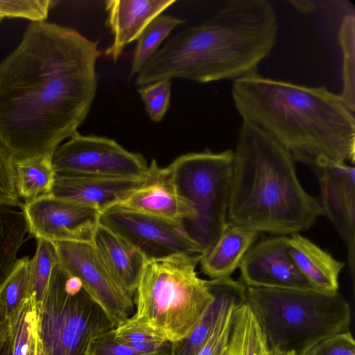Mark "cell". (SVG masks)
Returning <instances> with one entry per match:
<instances>
[{"instance_id":"obj_1","label":"cell","mask_w":355,"mask_h":355,"mask_svg":"<svg viewBox=\"0 0 355 355\" xmlns=\"http://www.w3.org/2000/svg\"><path fill=\"white\" fill-rule=\"evenodd\" d=\"M98 42L33 21L0 62V144L15 159L53 155L78 133L96 92Z\"/></svg>"},{"instance_id":"obj_2","label":"cell","mask_w":355,"mask_h":355,"mask_svg":"<svg viewBox=\"0 0 355 355\" xmlns=\"http://www.w3.org/2000/svg\"><path fill=\"white\" fill-rule=\"evenodd\" d=\"M232 95L243 119L267 132L312 168L355 160L354 112L324 86L309 87L257 73L234 80Z\"/></svg>"},{"instance_id":"obj_3","label":"cell","mask_w":355,"mask_h":355,"mask_svg":"<svg viewBox=\"0 0 355 355\" xmlns=\"http://www.w3.org/2000/svg\"><path fill=\"white\" fill-rule=\"evenodd\" d=\"M279 23L268 0H231L201 24L186 28L147 60L136 83L182 78L205 83L257 73L272 52Z\"/></svg>"},{"instance_id":"obj_4","label":"cell","mask_w":355,"mask_h":355,"mask_svg":"<svg viewBox=\"0 0 355 355\" xmlns=\"http://www.w3.org/2000/svg\"><path fill=\"white\" fill-rule=\"evenodd\" d=\"M234 152L228 223L288 236L308 230L323 215L300 183L291 154L267 132L243 121Z\"/></svg>"},{"instance_id":"obj_5","label":"cell","mask_w":355,"mask_h":355,"mask_svg":"<svg viewBox=\"0 0 355 355\" xmlns=\"http://www.w3.org/2000/svg\"><path fill=\"white\" fill-rule=\"evenodd\" d=\"M246 303L270 355H306L349 331L351 308L338 292L247 287Z\"/></svg>"},{"instance_id":"obj_6","label":"cell","mask_w":355,"mask_h":355,"mask_svg":"<svg viewBox=\"0 0 355 355\" xmlns=\"http://www.w3.org/2000/svg\"><path fill=\"white\" fill-rule=\"evenodd\" d=\"M200 261L182 254L146 259L130 319L171 343L184 338L214 300L207 280L196 272Z\"/></svg>"},{"instance_id":"obj_7","label":"cell","mask_w":355,"mask_h":355,"mask_svg":"<svg viewBox=\"0 0 355 355\" xmlns=\"http://www.w3.org/2000/svg\"><path fill=\"white\" fill-rule=\"evenodd\" d=\"M234 157L232 149L220 153L206 149L182 155L167 166L177 193L195 212L184 225L205 254L227 226Z\"/></svg>"},{"instance_id":"obj_8","label":"cell","mask_w":355,"mask_h":355,"mask_svg":"<svg viewBox=\"0 0 355 355\" xmlns=\"http://www.w3.org/2000/svg\"><path fill=\"white\" fill-rule=\"evenodd\" d=\"M38 318L41 355H87L96 337L115 328L80 281L58 263L38 308Z\"/></svg>"},{"instance_id":"obj_9","label":"cell","mask_w":355,"mask_h":355,"mask_svg":"<svg viewBox=\"0 0 355 355\" xmlns=\"http://www.w3.org/2000/svg\"><path fill=\"white\" fill-rule=\"evenodd\" d=\"M99 222L119 234L144 256L156 259L175 254L201 258L204 252L183 222L129 209L119 205L101 214Z\"/></svg>"},{"instance_id":"obj_10","label":"cell","mask_w":355,"mask_h":355,"mask_svg":"<svg viewBox=\"0 0 355 355\" xmlns=\"http://www.w3.org/2000/svg\"><path fill=\"white\" fill-rule=\"evenodd\" d=\"M56 173L114 178H141L149 166L142 155L126 150L110 138L78 132L54 151Z\"/></svg>"},{"instance_id":"obj_11","label":"cell","mask_w":355,"mask_h":355,"mask_svg":"<svg viewBox=\"0 0 355 355\" xmlns=\"http://www.w3.org/2000/svg\"><path fill=\"white\" fill-rule=\"evenodd\" d=\"M58 265L77 277L88 294L102 307L114 327L129 318L134 299L115 282L92 242H53Z\"/></svg>"},{"instance_id":"obj_12","label":"cell","mask_w":355,"mask_h":355,"mask_svg":"<svg viewBox=\"0 0 355 355\" xmlns=\"http://www.w3.org/2000/svg\"><path fill=\"white\" fill-rule=\"evenodd\" d=\"M22 211L30 234L51 242H92L101 214L94 207L51 195L25 202Z\"/></svg>"},{"instance_id":"obj_13","label":"cell","mask_w":355,"mask_h":355,"mask_svg":"<svg viewBox=\"0 0 355 355\" xmlns=\"http://www.w3.org/2000/svg\"><path fill=\"white\" fill-rule=\"evenodd\" d=\"M288 240L275 235L254 243L239 264L241 282L247 287L314 289L296 267Z\"/></svg>"},{"instance_id":"obj_14","label":"cell","mask_w":355,"mask_h":355,"mask_svg":"<svg viewBox=\"0 0 355 355\" xmlns=\"http://www.w3.org/2000/svg\"><path fill=\"white\" fill-rule=\"evenodd\" d=\"M320 189L323 215L332 223L348 252L351 275L355 270V168L345 163L329 162L313 169Z\"/></svg>"},{"instance_id":"obj_15","label":"cell","mask_w":355,"mask_h":355,"mask_svg":"<svg viewBox=\"0 0 355 355\" xmlns=\"http://www.w3.org/2000/svg\"><path fill=\"white\" fill-rule=\"evenodd\" d=\"M153 172L141 178H114L56 173L51 196L94 207L101 213L119 205L143 187Z\"/></svg>"},{"instance_id":"obj_16","label":"cell","mask_w":355,"mask_h":355,"mask_svg":"<svg viewBox=\"0 0 355 355\" xmlns=\"http://www.w3.org/2000/svg\"><path fill=\"white\" fill-rule=\"evenodd\" d=\"M176 0H107V26L114 35L105 55L114 62L125 47L137 40L146 27Z\"/></svg>"},{"instance_id":"obj_17","label":"cell","mask_w":355,"mask_h":355,"mask_svg":"<svg viewBox=\"0 0 355 355\" xmlns=\"http://www.w3.org/2000/svg\"><path fill=\"white\" fill-rule=\"evenodd\" d=\"M149 180L119 206L171 220L191 221L195 212L176 191L166 168H160L155 159Z\"/></svg>"},{"instance_id":"obj_18","label":"cell","mask_w":355,"mask_h":355,"mask_svg":"<svg viewBox=\"0 0 355 355\" xmlns=\"http://www.w3.org/2000/svg\"><path fill=\"white\" fill-rule=\"evenodd\" d=\"M214 300L191 331L171 343L169 355H197L222 317L233 306L246 302L245 286L230 277L207 280Z\"/></svg>"},{"instance_id":"obj_19","label":"cell","mask_w":355,"mask_h":355,"mask_svg":"<svg viewBox=\"0 0 355 355\" xmlns=\"http://www.w3.org/2000/svg\"><path fill=\"white\" fill-rule=\"evenodd\" d=\"M92 243L115 282L127 295L133 297L145 263L144 256L100 222Z\"/></svg>"},{"instance_id":"obj_20","label":"cell","mask_w":355,"mask_h":355,"mask_svg":"<svg viewBox=\"0 0 355 355\" xmlns=\"http://www.w3.org/2000/svg\"><path fill=\"white\" fill-rule=\"evenodd\" d=\"M288 245L298 270L314 289L338 292V277L345 263L335 259L300 233L288 236Z\"/></svg>"},{"instance_id":"obj_21","label":"cell","mask_w":355,"mask_h":355,"mask_svg":"<svg viewBox=\"0 0 355 355\" xmlns=\"http://www.w3.org/2000/svg\"><path fill=\"white\" fill-rule=\"evenodd\" d=\"M261 233L227 223L214 246L201 258V270L211 279L230 277Z\"/></svg>"},{"instance_id":"obj_22","label":"cell","mask_w":355,"mask_h":355,"mask_svg":"<svg viewBox=\"0 0 355 355\" xmlns=\"http://www.w3.org/2000/svg\"><path fill=\"white\" fill-rule=\"evenodd\" d=\"M52 155L15 159L16 189L25 202L51 195L56 173Z\"/></svg>"},{"instance_id":"obj_23","label":"cell","mask_w":355,"mask_h":355,"mask_svg":"<svg viewBox=\"0 0 355 355\" xmlns=\"http://www.w3.org/2000/svg\"><path fill=\"white\" fill-rule=\"evenodd\" d=\"M220 355H270L246 302L235 309L230 336Z\"/></svg>"},{"instance_id":"obj_24","label":"cell","mask_w":355,"mask_h":355,"mask_svg":"<svg viewBox=\"0 0 355 355\" xmlns=\"http://www.w3.org/2000/svg\"><path fill=\"white\" fill-rule=\"evenodd\" d=\"M28 232V225L22 210L0 206V284L12 270Z\"/></svg>"},{"instance_id":"obj_25","label":"cell","mask_w":355,"mask_h":355,"mask_svg":"<svg viewBox=\"0 0 355 355\" xmlns=\"http://www.w3.org/2000/svg\"><path fill=\"white\" fill-rule=\"evenodd\" d=\"M9 322L12 355H41L38 309L33 296Z\"/></svg>"},{"instance_id":"obj_26","label":"cell","mask_w":355,"mask_h":355,"mask_svg":"<svg viewBox=\"0 0 355 355\" xmlns=\"http://www.w3.org/2000/svg\"><path fill=\"white\" fill-rule=\"evenodd\" d=\"M31 296V259L25 256L17 259L10 274L0 284V302L9 320Z\"/></svg>"},{"instance_id":"obj_27","label":"cell","mask_w":355,"mask_h":355,"mask_svg":"<svg viewBox=\"0 0 355 355\" xmlns=\"http://www.w3.org/2000/svg\"><path fill=\"white\" fill-rule=\"evenodd\" d=\"M184 22L185 20L171 15H161L150 21L137 40V44L132 55L130 78L139 73L171 31Z\"/></svg>"},{"instance_id":"obj_28","label":"cell","mask_w":355,"mask_h":355,"mask_svg":"<svg viewBox=\"0 0 355 355\" xmlns=\"http://www.w3.org/2000/svg\"><path fill=\"white\" fill-rule=\"evenodd\" d=\"M343 53V90L339 94L347 107L355 111V15L346 14L338 33Z\"/></svg>"},{"instance_id":"obj_29","label":"cell","mask_w":355,"mask_h":355,"mask_svg":"<svg viewBox=\"0 0 355 355\" xmlns=\"http://www.w3.org/2000/svg\"><path fill=\"white\" fill-rule=\"evenodd\" d=\"M37 249L34 257L31 259V295L37 309L45 297L53 268L58 259L53 242L37 239Z\"/></svg>"},{"instance_id":"obj_30","label":"cell","mask_w":355,"mask_h":355,"mask_svg":"<svg viewBox=\"0 0 355 355\" xmlns=\"http://www.w3.org/2000/svg\"><path fill=\"white\" fill-rule=\"evenodd\" d=\"M114 338L144 355H169L171 342L132 322L130 318L114 328Z\"/></svg>"},{"instance_id":"obj_31","label":"cell","mask_w":355,"mask_h":355,"mask_svg":"<svg viewBox=\"0 0 355 355\" xmlns=\"http://www.w3.org/2000/svg\"><path fill=\"white\" fill-rule=\"evenodd\" d=\"M171 87V80L164 79L138 89L151 121L159 122L165 116L170 105Z\"/></svg>"},{"instance_id":"obj_32","label":"cell","mask_w":355,"mask_h":355,"mask_svg":"<svg viewBox=\"0 0 355 355\" xmlns=\"http://www.w3.org/2000/svg\"><path fill=\"white\" fill-rule=\"evenodd\" d=\"M0 206L23 209L16 189L15 157L0 144Z\"/></svg>"},{"instance_id":"obj_33","label":"cell","mask_w":355,"mask_h":355,"mask_svg":"<svg viewBox=\"0 0 355 355\" xmlns=\"http://www.w3.org/2000/svg\"><path fill=\"white\" fill-rule=\"evenodd\" d=\"M53 2L49 0H0V17L44 21Z\"/></svg>"},{"instance_id":"obj_34","label":"cell","mask_w":355,"mask_h":355,"mask_svg":"<svg viewBox=\"0 0 355 355\" xmlns=\"http://www.w3.org/2000/svg\"><path fill=\"white\" fill-rule=\"evenodd\" d=\"M241 305L232 306L222 317L197 355H220L221 354L230 336L235 309Z\"/></svg>"},{"instance_id":"obj_35","label":"cell","mask_w":355,"mask_h":355,"mask_svg":"<svg viewBox=\"0 0 355 355\" xmlns=\"http://www.w3.org/2000/svg\"><path fill=\"white\" fill-rule=\"evenodd\" d=\"M306 355H355V341L349 331L338 334L316 344Z\"/></svg>"},{"instance_id":"obj_36","label":"cell","mask_w":355,"mask_h":355,"mask_svg":"<svg viewBox=\"0 0 355 355\" xmlns=\"http://www.w3.org/2000/svg\"><path fill=\"white\" fill-rule=\"evenodd\" d=\"M112 329L96 337L91 343L87 355H144L132 347L119 343Z\"/></svg>"},{"instance_id":"obj_37","label":"cell","mask_w":355,"mask_h":355,"mask_svg":"<svg viewBox=\"0 0 355 355\" xmlns=\"http://www.w3.org/2000/svg\"><path fill=\"white\" fill-rule=\"evenodd\" d=\"M10 336V322L0 302V354Z\"/></svg>"},{"instance_id":"obj_38","label":"cell","mask_w":355,"mask_h":355,"mask_svg":"<svg viewBox=\"0 0 355 355\" xmlns=\"http://www.w3.org/2000/svg\"><path fill=\"white\" fill-rule=\"evenodd\" d=\"M299 12L310 13L316 9L317 2L313 1H288Z\"/></svg>"},{"instance_id":"obj_39","label":"cell","mask_w":355,"mask_h":355,"mask_svg":"<svg viewBox=\"0 0 355 355\" xmlns=\"http://www.w3.org/2000/svg\"><path fill=\"white\" fill-rule=\"evenodd\" d=\"M0 355H12L10 336L7 340Z\"/></svg>"},{"instance_id":"obj_40","label":"cell","mask_w":355,"mask_h":355,"mask_svg":"<svg viewBox=\"0 0 355 355\" xmlns=\"http://www.w3.org/2000/svg\"><path fill=\"white\" fill-rule=\"evenodd\" d=\"M2 19H3V18L0 17V22L1 21Z\"/></svg>"}]
</instances>
